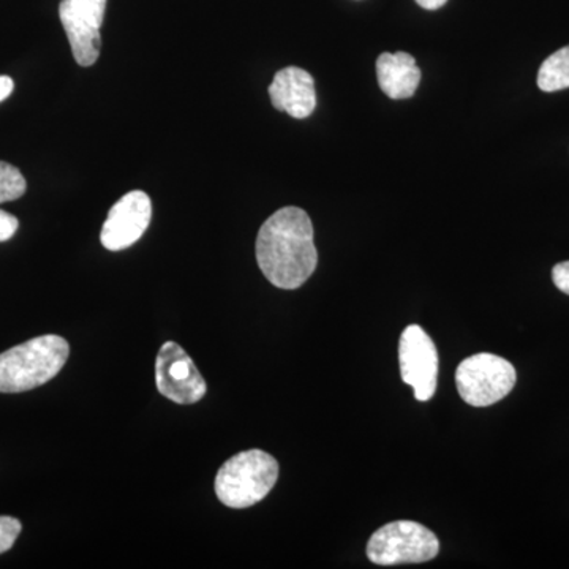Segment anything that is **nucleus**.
<instances>
[{
	"instance_id": "a211bd4d",
	"label": "nucleus",
	"mask_w": 569,
	"mask_h": 569,
	"mask_svg": "<svg viewBox=\"0 0 569 569\" xmlns=\"http://www.w3.org/2000/svg\"><path fill=\"white\" fill-rule=\"evenodd\" d=\"M419 7L426 10H438L448 2V0H415Z\"/></svg>"
},
{
	"instance_id": "20e7f679",
	"label": "nucleus",
	"mask_w": 569,
	"mask_h": 569,
	"mask_svg": "<svg viewBox=\"0 0 569 569\" xmlns=\"http://www.w3.org/2000/svg\"><path fill=\"white\" fill-rule=\"evenodd\" d=\"M440 552V542L433 531L411 520H397L381 527L367 545V557L372 563L391 567L400 563H425Z\"/></svg>"
},
{
	"instance_id": "f3484780",
	"label": "nucleus",
	"mask_w": 569,
	"mask_h": 569,
	"mask_svg": "<svg viewBox=\"0 0 569 569\" xmlns=\"http://www.w3.org/2000/svg\"><path fill=\"white\" fill-rule=\"evenodd\" d=\"M14 82L10 77H0V102L9 99L11 92H13Z\"/></svg>"
},
{
	"instance_id": "2eb2a0df",
	"label": "nucleus",
	"mask_w": 569,
	"mask_h": 569,
	"mask_svg": "<svg viewBox=\"0 0 569 569\" xmlns=\"http://www.w3.org/2000/svg\"><path fill=\"white\" fill-rule=\"evenodd\" d=\"M20 222L17 217L6 211H0V242L9 241L18 231Z\"/></svg>"
},
{
	"instance_id": "f257e3e1",
	"label": "nucleus",
	"mask_w": 569,
	"mask_h": 569,
	"mask_svg": "<svg viewBox=\"0 0 569 569\" xmlns=\"http://www.w3.org/2000/svg\"><path fill=\"white\" fill-rule=\"evenodd\" d=\"M257 261L274 287L282 290L302 287L318 264L309 213L295 206L272 213L258 233Z\"/></svg>"
},
{
	"instance_id": "39448f33",
	"label": "nucleus",
	"mask_w": 569,
	"mask_h": 569,
	"mask_svg": "<svg viewBox=\"0 0 569 569\" xmlns=\"http://www.w3.org/2000/svg\"><path fill=\"white\" fill-rule=\"evenodd\" d=\"M518 373L507 359L492 353L470 356L456 370V387L471 407L500 402L515 388Z\"/></svg>"
},
{
	"instance_id": "1a4fd4ad",
	"label": "nucleus",
	"mask_w": 569,
	"mask_h": 569,
	"mask_svg": "<svg viewBox=\"0 0 569 569\" xmlns=\"http://www.w3.org/2000/svg\"><path fill=\"white\" fill-rule=\"evenodd\" d=\"M152 219V201L142 190L123 194L104 220L100 241L111 252L129 249L140 241Z\"/></svg>"
},
{
	"instance_id": "4468645a",
	"label": "nucleus",
	"mask_w": 569,
	"mask_h": 569,
	"mask_svg": "<svg viewBox=\"0 0 569 569\" xmlns=\"http://www.w3.org/2000/svg\"><path fill=\"white\" fill-rule=\"evenodd\" d=\"M21 530L20 520L10 518V516H0V553H6L7 550L13 548Z\"/></svg>"
},
{
	"instance_id": "6e6552de",
	"label": "nucleus",
	"mask_w": 569,
	"mask_h": 569,
	"mask_svg": "<svg viewBox=\"0 0 569 569\" xmlns=\"http://www.w3.org/2000/svg\"><path fill=\"white\" fill-rule=\"evenodd\" d=\"M156 383L160 395L179 406H192L206 396L208 387L190 356L176 342L163 343L156 362Z\"/></svg>"
},
{
	"instance_id": "0eeeda50",
	"label": "nucleus",
	"mask_w": 569,
	"mask_h": 569,
	"mask_svg": "<svg viewBox=\"0 0 569 569\" xmlns=\"http://www.w3.org/2000/svg\"><path fill=\"white\" fill-rule=\"evenodd\" d=\"M399 365L403 383L413 388L419 402L432 399L437 391L438 351L421 326H408L400 336Z\"/></svg>"
},
{
	"instance_id": "7ed1b4c3",
	"label": "nucleus",
	"mask_w": 569,
	"mask_h": 569,
	"mask_svg": "<svg viewBox=\"0 0 569 569\" xmlns=\"http://www.w3.org/2000/svg\"><path fill=\"white\" fill-rule=\"evenodd\" d=\"M279 479V463L261 449L239 452L220 467L216 493L224 507L244 509L260 503Z\"/></svg>"
},
{
	"instance_id": "dca6fc26",
	"label": "nucleus",
	"mask_w": 569,
	"mask_h": 569,
	"mask_svg": "<svg viewBox=\"0 0 569 569\" xmlns=\"http://www.w3.org/2000/svg\"><path fill=\"white\" fill-rule=\"evenodd\" d=\"M552 280L561 293L569 296V261L553 266Z\"/></svg>"
},
{
	"instance_id": "ddd939ff",
	"label": "nucleus",
	"mask_w": 569,
	"mask_h": 569,
	"mask_svg": "<svg viewBox=\"0 0 569 569\" xmlns=\"http://www.w3.org/2000/svg\"><path fill=\"white\" fill-rule=\"evenodd\" d=\"M28 190L24 176L13 164L0 162V204L18 200Z\"/></svg>"
},
{
	"instance_id": "9d476101",
	"label": "nucleus",
	"mask_w": 569,
	"mask_h": 569,
	"mask_svg": "<svg viewBox=\"0 0 569 569\" xmlns=\"http://www.w3.org/2000/svg\"><path fill=\"white\" fill-rule=\"evenodd\" d=\"M272 107L287 112L291 118L306 119L316 111V81L309 71L299 67H287L277 71L268 89Z\"/></svg>"
},
{
	"instance_id": "f03ea898",
	"label": "nucleus",
	"mask_w": 569,
	"mask_h": 569,
	"mask_svg": "<svg viewBox=\"0 0 569 569\" xmlns=\"http://www.w3.org/2000/svg\"><path fill=\"white\" fill-rule=\"evenodd\" d=\"M70 347L61 336L36 337L0 353V392L17 395L48 383L66 366Z\"/></svg>"
},
{
	"instance_id": "f8f14e48",
	"label": "nucleus",
	"mask_w": 569,
	"mask_h": 569,
	"mask_svg": "<svg viewBox=\"0 0 569 569\" xmlns=\"http://www.w3.org/2000/svg\"><path fill=\"white\" fill-rule=\"evenodd\" d=\"M538 88L542 92H559L569 88V44L550 54L539 67Z\"/></svg>"
},
{
	"instance_id": "9b49d317",
	"label": "nucleus",
	"mask_w": 569,
	"mask_h": 569,
	"mask_svg": "<svg viewBox=\"0 0 569 569\" xmlns=\"http://www.w3.org/2000/svg\"><path fill=\"white\" fill-rule=\"evenodd\" d=\"M377 78L381 91L389 99H410L421 82V70L413 56L408 52H383L377 61Z\"/></svg>"
},
{
	"instance_id": "423d86ee",
	"label": "nucleus",
	"mask_w": 569,
	"mask_h": 569,
	"mask_svg": "<svg viewBox=\"0 0 569 569\" xmlns=\"http://www.w3.org/2000/svg\"><path fill=\"white\" fill-rule=\"evenodd\" d=\"M107 0H62L59 18L69 39L71 54L81 67L99 61Z\"/></svg>"
}]
</instances>
